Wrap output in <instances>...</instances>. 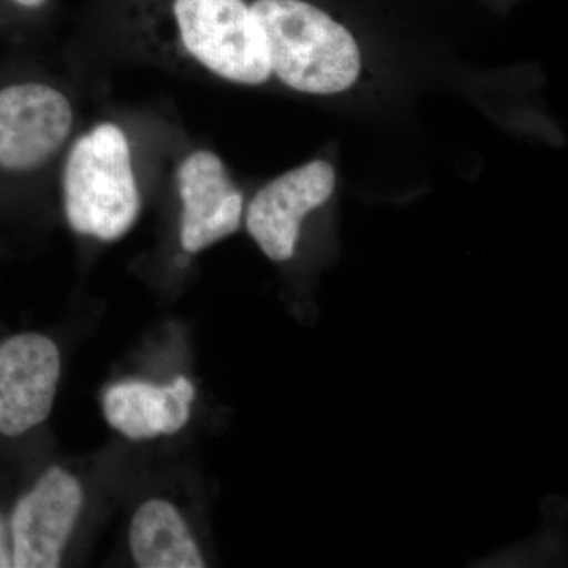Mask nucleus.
<instances>
[{"label":"nucleus","instance_id":"2","mask_svg":"<svg viewBox=\"0 0 568 568\" xmlns=\"http://www.w3.org/2000/svg\"><path fill=\"white\" fill-rule=\"evenodd\" d=\"M63 201L71 230L99 241H118L141 211L125 133L100 123L71 148L63 173Z\"/></svg>","mask_w":568,"mask_h":568},{"label":"nucleus","instance_id":"10","mask_svg":"<svg viewBox=\"0 0 568 568\" xmlns=\"http://www.w3.org/2000/svg\"><path fill=\"white\" fill-rule=\"evenodd\" d=\"M130 551L142 568H203L205 566L181 511L163 499L145 500L130 525Z\"/></svg>","mask_w":568,"mask_h":568},{"label":"nucleus","instance_id":"7","mask_svg":"<svg viewBox=\"0 0 568 568\" xmlns=\"http://www.w3.org/2000/svg\"><path fill=\"white\" fill-rule=\"evenodd\" d=\"M335 189L331 163L316 160L268 182L253 197L246 230L272 261L293 257L302 222L327 203Z\"/></svg>","mask_w":568,"mask_h":568},{"label":"nucleus","instance_id":"11","mask_svg":"<svg viewBox=\"0 0 568 568\" xmlns=\"http://www.w3.org/2000/svg\"><path fill=\"white\" fill-rule=\"evenodd\" d=\"M13 567V551L9 525L0 517V568Z\"/></svg>","mask_w":568,"mask_h":568},{"label":"nucleus","instance_id":"6","mask_svg":"<svg viewBox=\"0 0 568 568\" xmlns=\"http://www.w3.org/2000/svg\"><path fill=\"white\" fill-rule=\"evenodd\" d=\"M61 366L47 335L29 332L0 343V435H24L50 417Z\"/></svg>","mask_w":568,"mask_h":568},{"label":"nucleus","instance_id":"4","mask_svg":"<svg viewBox=\"0 0 568 568\" xmlns=\"http://www.w3.org/2000/svg\"><path fill=\"white\" fill-rule=\"evenodd\" d=\"M71 122L69 100L51 85H0V174H28L47 163L69 136Z\"/></svg>","mask_w":568,"mask_h":568},{"label":"nucleus","instance_id":"1","mask_svg":"<svg viewBox=\"0 0 568 568\" xmlns=\"http://www.w3.org/2000/svg\"><path fill=\"white\" fill-rule=\"evenodd\" d=\"M250 9L263 31L271 70L284 84L331 95L357 81V43L323 10L304 0H256Z\"/></svg>","mask_w":568,"mask_h":568},{"label":"nucleus","instance_id":"9","mask_svg":"<svg viewBox=\"0 0 568 568\" xmlns=\"http://www.w3.org/2000/svg\"><path fill=\"white\" fill-rule=\"evenodd\" d=\"M194 386L186 377H175L166 386L145 381H122L103 394L108 424L130 439H152L181 432L192 414Z\"/></svg>","mask_w":568,"mask_h":568},{"label":"nucleus","instance_id":"5","mask_svg":"<svg viewBox=\"0 0 568 568\" xmlns=\"http://www.w3.org/2000/svg\"><path fill=\"white\" fill-rule=\"evenodd\" d=\"M80 481L51 467L18 500L10 518L14 568H55L81 514Z\"/></svg>","mask_w":568,"mask_h":568},{"label":"nucleus","instance_id":"3","mask_svg":"<svg viewBox=\"0 0 568 568\" xmlns=\"http://www.w3.org/2000/svg\"><path fill=\"white\" fill-rule=\"evenodd\" d=\"M183 47L224 80L257 85L271 77L267 48L244 0H175Z\"/></svg>","mask_w":568,"mask_h":568},{"label":"nucleus","instance_id":"12","mask_svg":"<svg viewBox=\"0 0 568 568\" xmlns=\"http://www.w3.org/2000/svg\"><path fill=\"white\" fill-rule=\"evenodd\" d=\"M10 6L17 7L22 10H36L40 9L47 0H7Z\"/></svg>","mask_w":568,"mask_h":568},{"label":"nucleus","instance_id":"8","mask_svg":"<svg viewBox=\"0 0 568 568\" xmlns=\"http://www.w3.org/2000/svg\"><path fill=\"white\" fill-rule=\"evenodd\" d=\"M178 183L183 205L181 242L186 253L201 252L239 230L244 196L215 153H190L179 166Z\"/></svg>","mask_w":568,"mask_h":568}]
</instances>
